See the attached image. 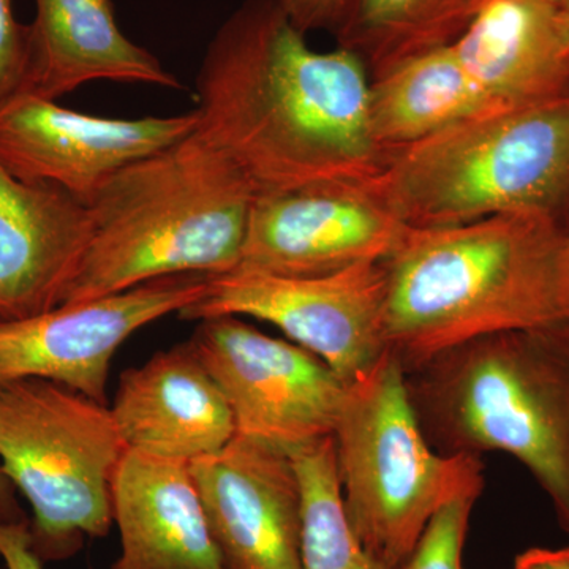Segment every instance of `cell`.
<instances>
[{
  "mask_svg": "<svg viewBox=\"0 0 569 569\" xmlns=\"http://www.w3.org/2000/svg\"><path fill=\"white\" fill-rule=\"evenodd\" d=\"M280 0H244L194 80L198 133L254 192L369 182L387 153L370 129V74L346 48L317 51Z\"/></svg>",
  "mask_w": 569,
  "mask_h": 569,
  "instance_id": "cell-1",
  "label": "cell"
},
{
  "mask_svg": "<svg viewBox=\"0 0 569 569\" xmlns=\"http://www.w3.org/2000/svg\"><path fill=\"white\" fill-rule=\"evenodd\" d=\"M568 230L527 213L408 227L381 261L385 347L403 372L478 337L569 321Z\"/></svg>",
  "mask_w": 569,
  "mask_h": 569,
  "instance_id": "cell-2",
  "label": "cell"
},
{
  "mask_svg": "<svg viewBox=\"0 0 569 569\" xmlns=\"http://www.w3.org/2000/svg\"><path fill=\"white\" fill-rule=\"evenodd\" d=\"M254 197L246 174L198 130L129 164L89 203L92 239L62 305L163 277L234 271Z\"/></svg>",
  "mask_w": 569,
  "mask_h": 569,
  "instance_id": "cell-3",
  "label": "cell"
},
{
  "mask_svg": "<svg viewBox=\"0 0 569 569\" xmlns=\"http://www.w3.org/2000/svg\"><path fill=\"white\" fill-rule=\"evenodd\" d=\"M406 385L438 455L511 456L569 537V321L468 340L408 370Z\"/></svg>",
  "mask_w": 569,
  "mask_h": 569,
  "instance_id": "cell-4",
  "label": "cell"
},
{
  "mask_svg": "<svg viewBox=\"0 0 569 569\" xmlns=\"http://www.w3.org/2000/svg\"><path fill=\"white\" fill-rule=\"evenodd\" d=\"M372 186L410 228L503 213L569 224V92L482 112L389 152Z\"/></svg>",
  "mask_w": 569,
  "mask_h": 569,
  "instance_id": "cell-5",
  "label": "cell"
},
{
  "mask_svg": "<svg viewBox=\"0 0 569 569\" xmlns=\"http://www.w3.org/2000/svg\"><path fill=\"white\" fill-rule=\"evenodd\" d=\"M332 438L348 522L385 569L406 563L448 500L485 486L481 459L448 458L430 447L406 372L388 350L346 383Z\"/></svg>",
  "mask_w": 569,
  "mask_h": 569,
  "instance_id": "cell-6",
  "label": "cell"
},
{
  "mask_svg": "<svg viewBox=\"0 0 569 569\" xmlns=\"http://www.w3.org/2000/svg\"><path fill=\"white\" fill-rule=\"evenodd\" d=\"M111 407L47 380L0 388V467L32 509V549L66 560L112 523L126 452Z\"/></svg>",
  "mask_w": 569,
  "mask_h": 569,
  "instance_id": "cell-7",
  "label": "cell"
},
{
  "mask_svg": "<svg viewBox=\"0 0 569 569\" xmlns=\"http://www.w3.org/2000/svg\"><path fill=\"white\" fill-rule=\"evenodd\" d=\"M385 293L381 261L316 277L236 269L209 277L204 295L179 317L189 321L252 317L274 325L348 383L387 351Z\"/></svg>",
  "mask_w": 569,
  "mask_h": 569,
  "instance_id": "cell-8",
  "label": "cell"
},
{
  "mask_svg": "<svg viewBox=\"0 0 569 569\" xmlns=\"http://www.w3.org/2000/svg\"><path fill=\"white\" fill-rule=\"evenodd\" d=\"M189 342L227 397L239 436L291 451L335 433L346 383L306 348L241 317L201 320Z\"/></svg>",
  "mask_w": 569,
  "mask_h": 569,
  "instance_id": "cell-9",
  "label": "cell"
},
{
  "mask_svg": "<svg viewBox=\"0 0 569 569\" xmlns=\"http://www.w3.org/2000/svg\"><path fill=\"white\" fill-rule=\"evenodd\" d=\"M208 280L197 274L163 277L39 316L0 318V388L47 380L107 403L108 377L119 348L144 326L179 316L197 302Z\"/></svg>",
  "mask_w": 569,
  "mask_h": 569,
  "instance_id": "cell-10",
  "label": "cell"
},
{
  "mask_svg": "<svg viewBox=\"0 0 569 569\" xmlns=\"http://www.w3.org/2000/svg\"><path fill=\"white\" fill-rule=\"evenodd\" d=\"M197 129L194 110L100 118L20 92L0 104V163L21 181L50 183L89 206L112 176Z\"/></svg>",
  "mask_w": 569,
  "mask_h": 569,
  "instance_id": "cell-11",
  "label": "cell"
},
{
  "mask_svg": "<svg viewBox=\"0 0 569 569\" xmlns=\"http://www.w3.org/2000/svg\"><path fill=\"white\" fill-rule=\"evenodd\" d=\"M407 228L373 190L372 181L257 193L236 269L316 277L380 263L399 246Z\"/></svg>",
  "mask_w": 569,
  "mask_h": 569,
  "instance_id": "cell-12",
  "label": "cell"
},
{
  "mask_svg": "<svg viewBox=\"0 0 569 569\" xmlns=\"http://www.w3.org/2000/svg\"><path fill=\"white\" fill-rule=\"evenodd\" d=\"M190 473L228 569H301V485L287 449L236 433Z\"/></svg>",
  "mask_w": 569,
  "mask_h": 569,
  "instance_id": "cell-13",
  "label": "cell"
},
{
  "mask_svg": "<svg viewBox=\"0 0 569 569\" xmlns=\"http://www.w3.org/2000/svg\"><path fill=\"white\" fill-rule=\"evenodd\" d=\"M111 411L127 448L157 458L190 463L236 436L230 403L189 340L123 370Z\"/></svg>",
  "mask_w": 569,
  "mask_h": 569,
  "instance_id": "cell-14",
  "label": "cell"
},
{
  "mask_svg": "<svg viewBox=\"0 0 569 569\" xmlns=\"http://www.w3.org/2000/svg\"><path fill=\"white\" fill-rule=\"evenodd\" d=\"M89 206L0 163V318L61 306L92 239Z\"/></svg>",
  "mask_w": 569,
  "mask_h": 569,
  "instance_id": "cell-15",
  "label": "cell"
},
{
  "mask_svg": "<svg viewBox=\"0 0 569 569\" xmlns=\"http://www.w3.org/2000/svg\"><path fill=\"white\" fill-rule=\"evenodd\" d=\"M121 553L111 569H228L190 463L129 449L112 481Z\"/></svg>",
  "mask_w": 569,
  "mask_h": 569,
  "instance_id": "cell-16",
  "label": "cell"
},
{
  "mask_svg": "<svg viewBox=\"0 0 569 569\" xmlns=\"http://www.w3.org/2000/svg\"><path fill=\"white\" fill-rule=\"evenodd\" d=\"M24 91L58 100L92 81L182 89L151 51L119 28L112 0H36Z\"/></svg>",
  "mask_w": 569,
  "mask_h": 569,
  "instance_id": "cell-17",
  "label": "cell"
},
{
  "mask_svg": "<svg viewBox=\"0 0 569 569\" xmlns=\"http://www.w3.org/2000/svg\"><path fill=\"white\" fill-rule=\"evenodd\" d=\"M452 51L492 110L569 92V51L556 3L489 0Z\"/></svg>",
  "mask_w": 569,
  "mask_h": 569,
  "instance_id": "cell-18",
  "label": "cell"
},
{
  "mask_svg": "<svg viewBox=\"0 0 569 569\" xmlns=\"http://www.w3.org/2000/svg\"><path fill=\"white\" fill-rule=\"evenodd\" d=\"M489 111L496 110L460 66L452 44L370 81V129L387 156Z\"/></svg>",
  "mask_w": 569,
  "mask_h": 569,
  "instance_id": "cell-19",
  "label": "cell"
},
{
  "mask_svg": "<svg viewBox=\"0 0 569 569\" xmlns=\"http://www.w3.org/2000/svg\"><path fill=\"white\" fill-rule=\"evenodd\" d=\"M489 0H350L337 47L355 52L370 80L426 52L451 47Z\"/></svg>",
  "mask_w": 569,
  "mask_h": 569,
  "instance_id": "cell-20",
  "label": "cell"
},
{
  "mask_svg": "<svg viewBox=\"0 0 569 569\" xmlns=\"http://www.w3.org/2000/svg\"><path fill=\"white\" fill-rule=\"evenodd\" d=\"M302 497L301 569H385L356 537L343 507L335 438L288 451Z\"/></svg>",
  "mask_w": 569,
  "mask_h": 569,
  "instance_id": "cell-21",
  "label": "cell"
},
{
  "mask_svg": "<svg viewBox=\"0 0 569 569\" xmlns=\"http://www.w3.org/2000/svg\"><path fill=\"white\" fill-rule=\"evenodd\" d=\"M485 486L470 488L443 505L419 538L417 548L399 569H463L471 512Z\"/></svg>",
  "mask_w": 569,
  "mask_h": 569,
  "instance_id": "cell-22",
  "label": "cell"
},
{
  "mask_svg": "<svg viewBox=\"0 0 569 569\" xmlns=\"http://www.w3.org/2000/svg\"><path fill=\"white\" fill-rule=\"evenodd\" d=\"M29 26L14 17L13 0H0V104L24 91Z\"/></svg>",
  "mask_w": 569,
  "mask_h": 569,
  "instance_id": "cell-23",
  "label": "cell"
},
{
  "mask_svg": "<svg viewBox=\"0 0 569 569\" xmlns=\"http://www.w3.org/2000/svg\"><path fill=\"white\" fill-rule=\"evenodd\" d=\"M284 13L305 33L312 31L336 32L350 0H280Z\"/></svg>",
  "mask_w": 569,
  "mask_h": 569,
  "instance_id": "cell-24",
  "label": "cell"
},
{
  "mask_svg": "<svg viewBox=\"0 0 569 569\" xmlns=\"http://www.w3.org/2000/svg\"><path fill=\"white\" fill-rule=\"evenodd\" d=\"M0 561L3 569H44L43 561L32 549L28 520H0Z\"/></svg>",
  "mask_w": 569,
  "mask_h": 569,
  "instance_id": "cell-25",
  "label": "cell"
},
{
  "mask_svg": "<svg viewBox=\"0 0 569 569\" xmlns=\"http://www.w3.org/2000/svg\"><path fill=\"white\" fill-rule=\"evenodd\" d=\"M515 569H569V548H531L520 552Z\"/></svg>",
  "mask_w": 569,
  "mask_h": 569,
  "instance_id": "cell-26",
  "label": "cell"
},
{
  "mask_svg": "<svg viewBox=\"0 0 569 569\" xmlns=\"http://www.w3.org/2000/svg\"><path fill=\"white\" fill-rule=\"evenodd\" d=\"M17 493V489L13 488L0 467V520H6V522L26 520L24 512L21 511L20 503H18Z\"/></svg>",
  "mask_w": 569,
  "mask_h": 569,
  "instance_id": "cell-27",
  "label": "cell"
},
{
  "mask_svg": "<svg viewBox=\"0 0 569 569\" xmlns=\"http://www.w3.org/2000/svg\"><path fill=\"white\" fill-rule=\"evenodd\" d=\"M557 20H559L561 36L569 51V0H557Z\"/></svg>",
  "mask_w": 569,
  "mask_h": 569,
  "instance_id": "cell-28",
  "label": "cell"
},
{
  "mask_svg": "<svg viewBox=\"0 0 569 569\" xmlns=\"http://www.w3.org/2000/svg\"><path fill=\"white\" fill-rule=\"evenodd\" d=\"M567 269H568V288H569V230H568Z\"/></svg>",
  "mask_w": 569,
  "mask_h": 569,
  "instance_id": "cell-29",
  "label": "cell"
},
{
  "mask_svg": "<svg viewBox=\"0 0 569 569\" xmlns=\"http://www.w3.org/2000/svg\"><path fill=\"white\" fill-rule=\"evenodd\" d=\"M546 2H552V3H556L557 0H546Z\"/></svg>",
  "mask_w": 569,
  "mask_h": 569,
  "instance_id": "cell-30",
  "label": "cell"
},
{
  "mask_svg": "<svg viewBox=\"0 0 569 569\" xmlns=\"http://www.w3.org/2000/svg\"><path fill=\"white\" fill-rule=\"evenodd\" d=\"M0 569H3V567H0Z\"/></svg>",
  "mask_w": 569,
  "mask_h": 569,
  "instance_id": "cell-31",
  "label": "cell"
}]
</instances>
